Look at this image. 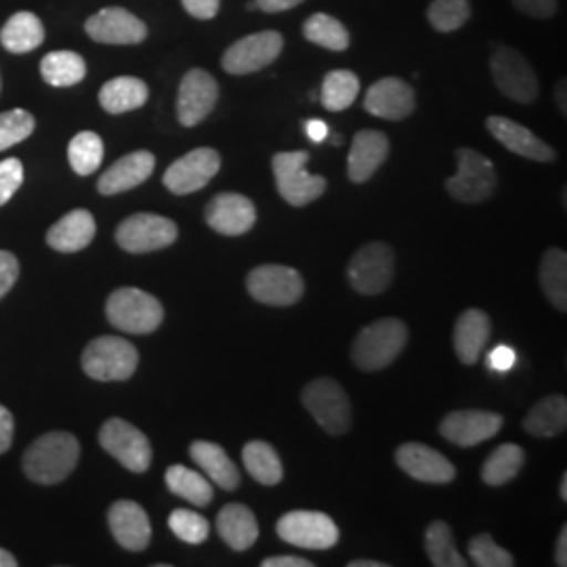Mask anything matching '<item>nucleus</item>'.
Instances as JSON below:
<instances>
[{
  "label": "nucleus",
  "mask_w": 567,
  "mask_h": 567,
  "mask_svg": "<svg viewBox=\"0 0 567 567\" xmlns=\"http://www.w3.org/2000/svg\"><path fill=\"white\" fill-rule=\"evenodd\" d=\"M13 414L4 405H0V454H4L13 444Z\"/></svg>",
  "instance_id": "603ef678"
},
{
  "label": "nucleus",
  "mask_w": 567,
  "mask_h": 567,
  "mask_svg": "<svg viewBox=\"0 0 567 567\" xmlns=\"http://www.w3.org/2000/svg\"><path fill=\"white\" fill-rule=\"evenodd\" d=\"M513 4L527 16V18H534V20H550L555 18L559 4L557 0H513Z\"/></svg>",
  "instance_id": "de8ad7c7"
},
{
  "label": "nucleus",
  "mask_w": 567,
  "mask_h": 567,
  "mask_svg": "<svg viewBox=\"0 0 567 567\" xmlns=\"http://www.w3.org/2000/svg\"><path fill=\"white\" fill-rule=\"evenodd\" d=\"M37 121L25 110H11L0 114V152L18 145L34 133Z\"/></svg>",
  "instance_id": "c03bdc74"
},
{
  "label": "nucleus",
  "mask_w": 567,
  "mask_h": 567,
  "mask_svg": "<svg viewBox=\"0 0 567 567\" xmlns=\"http://www.w3.org/2000/svg\"><path fill=\"white\" fill-rule=\"evenodd\" d=\"M555 564L559 567L567 566V527L561 529L559 538H557V547H555Z\"/></svg>",
  "instance_id": "4d7b16f0"
},
{
  "label": "nucleus",
  "mask_w": 567,
  "mask_h": 567,
  "mask_svg": "<svg viewBox=\"0 0 567 567\" xmlns=\"http://www.w3.org/2000/svg\"><path fill=\"white\" fill-rule=\"evenodd\" d=\"M150 97V89L142 79L118 76L105 82L100 91V103L107 114H126L140 110Z\"/></svg>",
  "instance_id": "c756f323"
},
{
  "label": "nucleus",
  "mask_w": 567,
  "mask_h": 567,
  "mask_svg": "<svg viewBox=\"0 0 567 567\" xmlns=\"http://www.w3.org/2000/svg\"><path fill=\"white\" fill-rule=\"evenodd\" d=\"M110 324L128 334H150L158 330L164 320L161 301L140 288H118L105 303Z\"/></svg>",
  "instance_id": "7ed1b4c3"
},
{
  "label": "nucleus",
  "mask_w": 567,
  "mask_h": 567,
  "mask_svg": "<svg viewBox=\"0 0 567 567\" xmlns=\"http://www.w3.org/2000/svg\"><path fill=\"white\" fill-rule=\"evenodd\" d=\"M219 102V82L203 68H194L183 76L177 95V116L183 126H196Z\"/></svg>",
  "instance_id": "dca6fc26"
},
{
  "label": "nucleus",
  "mask_w": 567,
  "mask_h": 567,
  "mask_svg": "<svg viewBox=\"0 0 567 567\" xmlns=\"http://www.w3.org/2000/svg\"><path fill=\"white\" fill-rule=\"evenodd\" d=\"M278 536L295 547L326 550L339 543V527L320 511H292L278 522Z\"/></svg>",
  "instance_id": "ddd939ff"
},
{
  "label": "nucleus",
  "mask_w": 567,
  "mask_h": 567,
  "mask_svg": "<svg viewBox=\"0 0 567 567\" xmlns=\"http://www.w3.org/2000/svg\"><path fill=\"white\" fill-rule=\"evenodd\" d=\"M164 480H166V486L175 496L185 498L194 507H206V505L213 503V494L215 492H213L210 482L204 475L187 468V466H168Z\"/></svg>",
  "instance_id": "72a5a7b5"
},
{
  "label": "nucleus",
  "mask_w": 567,
  "mask_h": 567,
  "mask_svg": "<svg viewBox=\"0 0 567 567\" xmlns=\"http://www.w3.org/2000/svg\"><path fill=\"white\" fill-rule=\"evenodd\" d=\"M177 234L175 221L154 213H137L118 225L116 243L131 255H145L171 246L177 240Z\"/></svg>",
  "instance_id": "f8f14e48"
},
{
  "label": "nucleus",
  "mask_w": 567,
  "mask_h": 567,
  "mask_svg": "<svg viewBox=\"0 0 567 567\" xmlns=\"http://www.w3.org/2000/svg\"><path fill=\"white\" fill-rule=\"evenodd\" d=\"M246 9H248V11H252V9H257V2H255V0H252V2H248V4H246Z\"/></svg>",
  "instance_id": "e2e57ef3"
},
{
  "label": "nucleus",
  "mask_w": 567,
  "mask_h": 567,
  "mask_svg": "<svg viewBox=\"0 0 567 567\" xmlns=\"http://www.w3.org/2000/svg\"><path fill=\"white\" fill-rule=\"evenodd\" d=\"M360 79L351 70H332L322 82V103L328 112H343L358 100Z\"/></svg>",
  "instance_id": "58836bf2"
},
{
  "label": "nucleus",
  "mask_w": 567,
  "mask_h": 567,
  "mask_svg": "<svg viewBox=\"0 0 567 567\" xmlns=\"http://www.w3.org/2000/svg\"><path fill=\"white\" fill-rule=\"evenodd\" d=\"M243 461L248 475L261 486H278L282 482L284 466L278 452L267 442L255 440L243 450Z\"/></svg>",
  "instance_id": "473e14b6"
},
{
  "label": "nucleus",
  "mask_w": 567,
  "mask_h": 567,
  "mask_svg": "<svg viewBox=\"0 0 567 567\" xmlns=\"http://www.w3.org/2000/svg\"><path fill=\"white\" fill-rule=\"evenodd\" d=\"M154 168H156V158L152 152L147 150L131 152L103 173L97 182V189L103 196H116L122 192L135 189L137 185H142L152 177Z\"/></svg>",
  "instance_id": "393cba45"
},
{
  "label": "nucleus",
  "mask_w": 567,
  "mask_h": 567,
  "mask_svg": "<svg viewBox=\"0 0 567 567\" xmlns=\"http://www.w3.org/2000/svg\"><path fill=\"white\" fill-rule=\"evenodd\" d=\"M524 429L534 437H555L567 429V400L564 395H548L527 412Z\"/></svg>",
  "instance_id": "2f4dec72"
},
{
  "label": "nucleus",
  "mask_w": 567,
  "mask_h": 567,
  "mask_svg": "<svg viewBox=\"0 0 567 567\" xmlns=\"http://www.w3.org/2000/svg\"><path fill=\"white\" fill-rule=\"evenodd\" d=\"M492 332L489 316L482 309H466L454 326V351L463 364H475Z\"/></svg>",
  "instance_id": "a878e982"
},
{
  "label": "nucleus",
  "mask_w": 567,
  "mask_h": 567,
  "mask_svg": "<svg viewBox=\"0 0 567 567\" xmlns=\"http://www.w3.org/2000/svg\"><path fill=\"white\" fill-rule=\"evenodd\" d=\"M100 444L107 454H112L124 468L133 473H145L152 465V444L137 426L110 419L100 431Z\"/></svg>",
  "instance_id": "4468645a"
},
{
  "label": "nucleus",
  "mask_w": 567,
  "mask_h": 567,
  "mask_svg": "<svg viewBox=\"0 0 567 567\" xmlns=\"http://www.w3.org/2000/svg\"><path fill=\"white\" fill-rule=\"evenodd\" d=\"M305 41L313 42L328 51H347L351 44L349 30L344 28L343 21L328 16V13H313L303 23Z\"/></svg>",
  "instance_id": "4c0bfd02"
},
{
  "label": "nucleus",
  "mask_w": 567,
  "mask_h": 567,
  "mask_svg": "<svg viewBox=\"0 0 567 567\" xmlns=\"http://www.w3.org/2000/svg\"><path fill=\"white\" fill-rule=\"evenodd\" d=\"M468 557L473 559L475 566L480 567L515 566L513 555L505 550V548L498 547L494 543V538L487 536V534H477V536L471 538V543H468Z\"/></svg>",
  "instance_id": "a18cd8bd"
},
{
  "label": "nucleus",
  "mask_w": 567,
  "mask_h": 567,
  "mask_svg": "<svg viewBox=\"0 0 567 567\" xmlns=\"http://www.w3.org/2000/svg\"><path fill=\"white\" fill-rule=\"evenodd\" d=\"M349 567H386V564L374 561V559H355V561H349Z\"/></svg>",
  "instance_id": "052dcab7"
},
{
  "label": "nucleus",
  "mask_w": 567,
  "mask_h": 567,
  "mask_svg": "<svg viewBox=\"0 0 567 567\" xmlns=\"http://www.w3.org/2000/svg\"><path fill=\"white\" fill-rule=\"evenodd\" d=\"M505 425L503 416L486 410H456L440 423V433L447 442L471 447L492 440Z\"/></svg>",
  "instance_id": "a211bd4d"
},
{
  "label": "nucleus",
  "mask_w": 567,
  "mask_h": 567,
  "mask_svg": "<svg viewBox=\"0 0 567 567\" xmlns=\"http://www.w3.org/2000/svg\"><path fill=\"white\" fill-rule=\"evenodd\" d=\"M395 461L405 475L423 484H450L456 477V468L437 450L410 442L398 447Z\"/></svg>",
  "instance_id": "412c9836"
},
{
  "label": "nucleus",
  "mask_w": 567,
  "mask_h": 567,
  "mask_svg": "<svg viewBox=\"0 0 567 567\" xmlns=\"http://www.w3.org/2000/svg\"><path fill=\"white\" fill-rule=\"evenodd\" d=\"M395 257L393 250L383 243H370L362 246L347 265V278L353 290L365 297L385 292L393 280Z\"/></svg>",
  "instance_id": "9d476101"
},
{
  "label": "nucleus",
  "mask_w": 567,
  "mask_h": 567,
  "mask_svg": "<svg viewBox=\"0 0 567 567\" xmlns=\"http://www.w3.org/2000/svg\"><path fill=\"white\" fill-rule=\"evenodd\" d=\"M526 463V452L517 444H503L496 447L482 468V480L487 486H505L517 477Z\"/></svg>",
  "instance_id": "e433bc0d"
},
{
  "label": "nucleus",
  "mask_w": 567,
  "mask_h": 567,
  "mask_svg": "<svg viewBox=\"0 0 567 567\" xmlns=\"http://www.w3.org/2000/svg\"><path fill=\"white\" fill-rule=\"evenodd\" d=\"M18 276H20L18 257L7 250H0V299L7 297L13 284L18 282Z\"/></svg>",
  "instance_id": "09e8293b"
},
{
  "label": "nucleus",
  "mask_w": 567,
  "mask_h": 567,
  "mask_svg": "<svg viewBox=\"0 0 567 567\" xmlns=\"http://www.w3.org/2000/svg\"><path fill=\"white\" fill-rule=\"evenodd\" d=\"M566 91V81H561L555 86V100H557V105H559L561 114H567Z\"/></svg>",
  "instance_id": "13d9d810"
},
{
  "label": "nucleus",
  "mask_w": 567,
  "mask_h": 567,
  "mask_svg": "<svg viewBox=\"0 0 567 567\" xmlns=\"http://www.w3.org/2000/svg\"><path fill=\"white\" fill-rule=\"evenodd\" d=\"M458 171L446 182L447 194L463 204L486 203L496 192V171L484 154L461 147L456 150Z\"/></svg>",
  "instance_id": "423d86ee"
},
{
  "label": "nucleus",
  "mask_w": 567,
  "mask_h": 567,
  "mask_svg": "<svg viewBox=\"0 0 567 567\" xmlns=\"http://www.w3.org/2000/svg\"><path fill=\"white\" fill-rule=\"evenodd\" d=\"M189 456L203 468L213 484L224 487L227 492H234L240 486V473L224 447L200 440L189 446Z\"/></svg>",
  "instance_id": "c85d7f7f"
},
{
  "label": "nucleus",
  "mask_w": 567,
  "mask_h": 567,
  "mask_svg": "<svg viewBox=\"0 0 567 567\" xmlns=\"http://www.w3.org/2000/svg\"><path fill=\"white\" fill-rule=\"evenodd\" d=\"M221 168V156L213 147H198L179 161L171 164L164 173L163 183L175 196H187L200 192Z\"/></svg>",
  "instance_id": "2eb2a0df"
},
{
  "label": "nucleus",
  "mask_w": 567,
  "mask_h": 567,
  "mask_svg": "<svg viewBox=\"0 0 567 567\" xmlns=\"http://www.w3.org/2000/svg\"><path fill=\"white\" fill-rule=\"evenodd\" d=\"M364 107L368 114L377 118L404 121L416 107V93L402 79L386 76L368 89Z\"/></svg>",
  "instance_id": "aec40b11"
},
{
  "label": "nucleus",
  "mask_w": 567,
  "mask_h": 567,
  "mask_svg": "<svg viewBox=\"0 0 567 567\" xmlns=\"http://www.w3.org/2000/svg\"><path fill=\"white\" fill-rule=\"evenodd\" d=\"M23 183V164L18 158L0 163V206L9 203Z\"/></svg>",
  "instance_id": "49530a36"
},
{
  "label": "nucleus",
  "mask_w": 567,
  "mask_h": 567,
  "mask_svg": "<svg viewBox=\"0 0 567 567\" xmlns=\"http://www.w3.org/2000/svg\"><path fill=\"white\" fill-rule=\"evenodd\" d=\"M246 288L250 297L269 307H290L299 303L305 292L301 274L286 265H261L255 267L248 278Z\"/></svg>",
  "instance_id": "1a4fd4ad"
},
{
  "label": "nucleus",
  "mask_w": 567,
  "mask_h": 567,
  "mask_svg": "<svg viewBox=\"0 0 567 567\" xmlns=\"http://www.w3.org/2000/svg\"><path fill=\"white\" fill-rule=\"evenodd\" d=\"M559 492H561V501L566 503L567 501V475L561 477V487H559Z\"/></svg>",
  "instance_id": "680f3d73"
},
{
  "label": "nucleus",
  "mask_w": 567,
  "mask_h": 567,
  "mask_svg": "<svg viewBox=\"0 0 567 567\" xmlns=\"http://www.w3.org/2000/svg\"><path fill=\"white\" fill-rule=\"evenodd\" d=\"M140 365L135 344L121 337H100L86 344L82 353V370L95 381H126Z\"/></svg>",
  "instance_id": "20e7f679"
},
{
  "label": "nucleus",
  "mask_w": 567,
  "mask_h": 567,
  "mask_svg": "<svg viewBox=\"0 0 567 567\" xmlns=\"http://www.w3.org/2000/svg\"><path fill=\"white\" fill-rule=\"evenodd\" d=\"M183 9L196 20H213L221 9V0H182Z\"/></svg>",
  "instance_id": "8fccbe9b"
},
{
  "label": "nucleus",
  "mask_w": 567,
  "mask_h": 567,
  "mask_svg": "<svg viewBox=\"0 0 567 567\" xmlns=\"http://www.w3.org/2000/svg\"><path fill=\"white\" fill-rule=\"evenodd\" d=\"M492 79L498 91L517 103H534L538 100L540 84L529 61L511 47H498L489 60Z\"/></svg>",
  "instance_id": "6e6552de"
},
{
  "label": "nucleus",
  "mask_w": 567,
  "mask_h": 567,
  "mask_svg": "<svg viewBox=\"0 0 567 567\" xmlns=\"http://www.w3.org/2000/svg\"><path fill=\"white\" fill-rule=\"evenodd\" d=\"M95 231L97 225L93 215L84 208H76L47 231V244L58 252H79L93 243Z\"/></svg>",
  "instance_id": "bb28decb"
},
{
  "label": "nucleus",
  "mask_w": 567,
  "mask_h": 567,
  "mask_svg": "<svg viewBox=\"0 0 567 567\" xmlns=\"http://www.w3.org/2000/svg\"><path fill=\"white\" fill-rule=\"evenodd\" d=\"M18 566V559L9 553V550H4V548H0V567H16Z\"/></svg>",
  "instance_id": "bf43d9fd"
},
{
  "label": "nucleus",
  "mask_w": 567,
  "mask_h": 567,
  "mask_svg": "<svg viewBox=\"0 0 567 567\" xmlns=\"http://www.w3.org/2000/svg\"><path fill=\"white\" fill-rule=\"evenodd\" d=\"M515 365V351L507 344H498L487 353V368L494 372H508Z\"/></svg>",
  "instance_id": "3c124183"
},
{
  "label": "nucleus",
  "mask_w": 567,
  "mask_h": 567,
  "mask_svg": "<svg viewBox=\"0 0 567 567\" xmlns=\"http://www.w3.org/2000/svg\"><path fill=\"white\" fill-rule=\"evenodd\" d=\"M41 74L51 86H74L84 81L86 63L74 51H53L42 58Z\"/></svg>",
  "instance_id": "f704fd0d"
},
{
  "label": "nucleus",
  "mask_w": 567,
  "mask_h": 567,
  "mask_svg": "<svg viewBox=\"0 0 567 567\" xmlns=\"http://www.w3.org/2000/svg\"><path fill=\"white\" fill-rule=\"evenodd\" d=\"M471 0H431L426 20L435 32H456L471 20Z\"/></svg>",
  "instance_id": "79ce46f5"
},
{
  "label": "nucleus",
  "mask_w": 567,
  "mask_h": 567,
  "mask_svg": "<svg viewBox=\"0 0 567 567\" xmlns=\"http://www.w3.org/2000/svg\"><path fill=\"white\" fill-rule=\"evenodd\" d=\"M168 527L179 540L187 545H203L210 534V524L200 513L189 508H175L168 517Z\"/></svg>",
  "instance_id": "37998d69"
},
{
  "label": "nucleus",
  "mask_w": 567,
  "mask_h": 567,
  "mask_svg": "<svg viewBox=\"0 0 567 567\" xmlns=\"http://www.w3.org/2000/svg\"><path fill=\"white\" fill-rule=\"evenodd\" d=\"M307 163H309V152L303 150L280 152L271 161L280 196L290 206H297V208L318 200L328 187L324 177L311 175L307 171Z\"/></svg>",
  "instance_id": "39448f33"
},
{
  "label": "nucleus",
  "mask_w": 567,
  "mask_h": 567,
  "mask_svg": "<svg viewBox=\"0 0 567 567\" xmlns=\"http://www.w3.org/2000/svg\"><path fill=\"white\" fill-rule=\"evenodd\" d=\"M282 49L284 37L280 32L276 30L255 32L234 42L225 51L221 65L227 74H234V76L255 74L278 60Z\"/></svg>",
  "instance_id": "9b49d317"
},
{
  "label": "nucleus",
  "mask_w": 567,
  "mask_h": 567,
  "mask_svg": "<svg viewBox=\"0 0 567 567\" xmlns=\"http://www.w3.org/2000/svg\"><path fill=\"white\" fill-rule=\"evenodd\" d=\"M206 224L221 236H244L257 224V208L250 198L243 194L225 192L217 194L206 206Z\"/></svg>",
  "instance_id": "6ab92c4d"
},
{
  "label": "nucleus",
  "mask_w": 567,
  "mask_h": 567,
  "mask_svg": "<svg viewBox=\"0 0 567 567\" xmlns=\"http://www.w3.org/2000/svg\"><path fill=\"white\" fill-rule=\"evenodd\" d=\"M42 41H44V25L30 11H20L11 16L0 30V44L9 53H18V55L30 53L37 47H41Z\"/></svg>",
  "instance_id": "7c9ffc66"
},
{
  "label": "nucleus",
  "mask_w": 567,
  "mask_h": 567,
  "mask_svg": "<svg viewBox=\"0 0 567 567\" xmlns=\"http://www.w3.org/2000/svg\"><path fill=\"white\" fill-rule=\"evenodd\" d=\"M107 524L116 543L126 550L140 553L152 540V524L142 505L133 501H118L110 507Z\"/></svg>",
  "instance_id": "5701e85b"
},
{
  "label": "nucleus",
  "mask_w": 567,
  "mask_h": 567,
  "mask_svg": "<svg viewBox=\"0 0 567 567\" xmlns=\"http://www.w3.org/2000/svg\"><path fill=\"white\" fill-rule=\"evenodd\" d=\"M305 133L309 135V140L313 143H322L328 137V126L322 121L305 122Z\"/></svg>",
  "instance_id": "6e6d98bb"
},
{
  "label": "nucleus",
  "mask_w": 567,
  "mask_h": 567,
  "mask_svg": "<svg viewBox=\"0 0 567 567\" xmlns=\"http://www.w3.org/2000/svg\"><path fill=\"white\" fill-rule=\"evenodd\" d=\"M84 32L102 44H140L147 39V25L122 7H105L91 16Z\"/></svg>",
  "instance_id": "f3484780"
},
{
  "label": "nucleus",
  "mask_w": 567,
  "mask_h": 567,
  "mask_svg": "<svg viewBox=\"0 0 567 567\" xmlns=\"http://www.w3.org/2000/svg\"><path fill=\"white\" fill-rule=\"evenodd\" d=\"M487 131L496 142L503 143L508 152L534 161V163H553L557 158V152L536 137L529 128L519 122L511 121L505 116H489L486 121Z\"/></svg>",
  "instance_id": "4be33fe9"
},
{
  "label": "nucleus",
  "mask_w": 567,
  "mask_h": 567,
  "mask_svg": "<svg viewBox=\"0 0 567 567\" xmlns=\"http://www.w3.org/2000/svg\"><path fill=\"white\" fill-rule=\"evenodd\" d=\"M540 286L548 301L559 311H567V255L559 248H548L540 261Z\"/></svg>",
  "instance_id": "c9c22d12"
},
{
  "label": "nucleus",
  "mask_w": 567,
  "mask_h": 567,
  "mask_svg": "<svg viewBox=\"0 0 567 567\" xmlns=\"http://www.w3.org/2000/svg\"><path fill=\"white\" fill-rule=\"evenodd\" d=\"M68 161L81 177L93 175L103 163L102 137L93 131H82L68 145Z\"/></svg>",
  "instance_id": "a19ab883"
},
{
  "label": "nucleus",
  "mask_w": 567,
  "mask_h": 567,
  "mask_svg": "<svg viewBox=\"0 0 567 567\" xmlns=\"http://www.w3.org/2000/svg\"><path fill=\"white\" fill-rule=\"evenodd\" d=\"M81 458V444L72 433L53 431L39 437L23 454V471L28 480L42 486L63 482Z\"/></svg>",
  "instance_id": "f257e3e1"
},
{
  "label": "nucleus",
  "mask_w": 567,
  "mask_h": 567,
  "mask_svg": "<svg viewBox=\"0 0 567 567\" xmlns=\"http://www.w3.org/2000/svg\"><path fill=\"white\" fill-rule=\"evenodd\" d=\"M217 532L234 550H246L259 538V524L250 508L240 503H231L217 515Z\"/></svg>",
  "instance_id": "cd10ccee"
},
{
  "label": "nucleus",
  "mask_w": 567,
  "mask_h": 567,
  "mask_svg": "<svg viewBox=\"0 0 567 567\" xmlns=\"http://www.w3.org/2000/svg\"><path fill=\"white\" fill-rule=\"evenodd\" d=\"M425 548L429 561L435 567L466 566V559L454 545V536L446 522H431V526L426 527Z\"/></svg>",
  "instance_id": "ea45409f"
},
{
  "label": "nucleus",
  "mask_w": 567,
  "mask_h": 567,
  "mask_svg": "<svg viewBox=\"0 0 567 567\" xmlns=\"http://www.w3.org/2000/svg\"><path fill=\"white\" fill-rule=\"evenodd\" d=\"M303 405L316 423L330 435H344L351 429L349 398L334 379H316L303 389Z\"/></svg>",
  "instance_id": "0eeeda50"
},
{
  "label": "nucleus",
  "mask_w": 567,
  "mask_h": 567,
  "mask_svg": "<svg viewBox=\"0 0 567 567\" xmlns=\"http://www.w3.org/2000/svg\"><path fill=\"white\" fill-rule=\"evenodd\" d=\"M391 152V143L381 131H360L349 150L347 175L353 183H365L374 177V173L383 166Z\"/></svg>",
  "instance_id": "b1692460"
},
{
  "label": "nucleus",
  "mask_w": 567,
  "mask_h": 567,
  "mask_svg": "<svg viewBox=\"0 0 567 567\" xmlns=\"http://www.w3.org/2000/svg\"><path fill=\"white\" fill-rule=\"evenodd\" d=\"M408 343V328L402 320L383 318L365 326L351 347V360L364 372H377L398 360Z\"/></svg>",
  "instance_id": "f03ea898"
},
{
  "label": "nucleus",
  "mask_w": 567,
  "mask_h": 567,
  "mask_svg": "<svg viewBox=\"0 0 567 567\" xmlns=\"http://www.w3.org/2000/svg\"><path fill=\"white\" fill-rule=\"evenodd\" d=\"M264 567H313L311 561L295 557V555H282V557H267L261 561Z\"/></svg>",
  "instance_id": "5fc2aeb1"
},
{
  "label": "nucleus",
  "mask_w": 567,
  "mask_h": 567,
  "mask_svg": "<svg viewBox=\"0 0 567 567\" xmlns=\"http://www.w3.org/2000/svg\"><path fill=\"white\" fill-rule=\"evenodd\" d=\"M255 2H257V9H261L264 13H284L299 7L305 0H255Z\"/></svg>",
  "instance_id": "864d4df0"
}]
</instances>
